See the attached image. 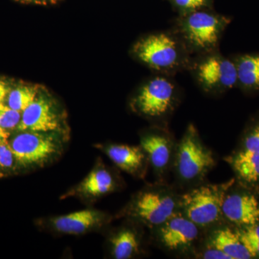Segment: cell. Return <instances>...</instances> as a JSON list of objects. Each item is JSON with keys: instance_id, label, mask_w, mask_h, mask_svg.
Returning a JSON list of instances; mask_svg holds the SVG:
<instances>
[{"instance_id": "cell-1", "label": "cell", "mask_w": 259, "mask_h": 259, "mask_svg": "<svg viewBox=\"0 0 259 259\" xmlns=\"http://www.w3.org/2000/svg\"><path fill=\"white\" fill-rule=\"evenodd\" d=\"M232 183L200 186L185 194L181 204L186 217L198 227L214 224L223 215V200Z\"/></svg>"}, {"instance_id": "cell-2", "label": "cell", "mask_w": 259, "mask_h": 259, "mask_svg": "<svg viewBox=\"0 0 259 259\" xmlns=\"http://www.w3.org/2000/svg\"><path fill=\"white\" fill-rule=\"evenodd\" d=\"M176 168L179 176L185 182L200 180L212 168L214 158L190 125L179 144L176 153Z\"/></svg>"}, {"instance_id": "cell-3", "label": "cell", "mask_w": 259, "mask_h": 259, "mask_svg": "<svg viewBox=\"0 0 259 259\" xmlns=\"http://www.w3.org/2000/svg\"><path fill=\"white\" fill-rule=\"evenodd\" d=\"M177 198L164 187L145 191L138 196L132 212L148 226L158 227L176 213Z\"/></svg>"}, {"instance_id": "cell-4", "label": "cell", "mask_w": 259, "mask_h": 259, "mask_svg": "<svg viewBox=\"0 0 259 259\" xmlns=\"http://www.w3.org/2000/svg\"><path fill=\"white\" fill-rule=\"evenodd\" d=\"M134 53L141 61L158 70L172 69L180 60V51L177 42L163 33L143 38L135 46Z\"/></svg>"}, {"instance_id": "cell-5", "label": "cell", "mask_w": 259, "mask_h": 259, "mask_svg": "<svg viewBox=\"0 0 259 259\" xmlns=\"http://www.w3.org/2000/svg\"><path fill=\"white\" fill-rule=\"evenodd\" d=\"M15 161L22 166L39 164L56 154L59 146L53 138L42 133L23 131L10 145Z\"/></svg>"}, {"instance_id": "cell-6", "label": "cell", "mask_w": 259, "mask_h": 259, "mask_svg": "<svg viewBox=\"0 0 259 259\" xmlns=\"http://www.w3.org/2000/svg\"><path fill=\"white\" fill-rule=\"evenodd\" d=\"M174 100V85L164 78H156L141 89L136 98V105L144 115L160 117L170 110Z\"/></svg>"}, {"instance_id": "cell-7", "label": "cell", "mask_w": 259, "mask_h": 259, "mask_svg": "<svg viewBox=\"0 0 259 259\" xmlns=\"http://www.w3.org/2000/svg\"><path fill=\"white\" fill-rule=\"evenodd\" d=\"M224 23L215 15L195 12L187 17L184 25L191 44L200 49H209L217 44Z\"/></svg>"}, {"instance_id": "cell-8", "label": "cell", "mask_w": 259, "mask_h": 259, "mask_svg": "<svg viewBox=\"0 0 259 259\" xmlns=\"http://www.w3.org/2000/svg\"><path fill=\"white\" fill-rule=\"evenodd\" d=\"M158 228V239L161 244L173 251L190 248L199 236L198 226L188 218L177 213Z\"/></svg>"}, {"instance_id": "cell-9", "label": "cell", "mask_w": 259, "mask_h": 259, "mask_svg": "<svg viewBox=\"0 0 259 259\" xmlns=\"http://www.w3.org/2000/svg\"><path fill=\"white\" fill-rule=\"evenodd\" d=\"M60 128L59 116L49 99L37 97L23 112L18 126L20 131L49 133Z\"/></svg>"}, {"instance_id": "cell-10", "label": "cell", "mask_w": 259, "mask_h": 259, "mask_svg": "<svg viewBox=\"0 0 259 259\" xmlns=\"http://www.w3.org/2000/svg\"><path fill=\"white\" fill-rule=\"evenodd\" d=\"M197 75L202 84L212 90H228L238 83L236 64L219 56H212L201 63Z\"/></svg>"}, {"instance_id": "cell-11", "label": "cell", "mask_w": 259, "mask_h": 259, "mask_svg": "<svg viewBox=\"0 0 259 259\" xmlns=\"http://www.w3.org/2000/svg\"><path fill=\"white\" fill-rule=\"evenodd\" d=\"M222 213L228 221L235 224L252 226L259 222V203L251 194H228L223 200Z\"/></svg>"}, {"instance_id": "cell-12", "label": "cell", "mask_w": 259, "mask_h": 259, "mask_svg": "<svg viewBox=\"0 0 259 259\" xmlns=\"http://www.w3.org/2000/svg\"><path fill=\"white\" fill-rule=\"evenodd\" d=\"M104 213L95 209H83L61 215L52 220L56 231L65 234L78 235L86 233L105 222Z\"/></svg>"}, {"instance_id": "cell-13", "label": "cell", "mask_w": 259, "mask_h": 259, "mask_svg": "<svg viewBox=\"0 0 259 259\" xmlns=\"http://www.w3.org/2000/svg\"><path fill=\"white\" fill-rule=\"evenodd\" d=\"M141 144L154 169L161 174L166 171L173 153V144L167 134L161 132L146 135Z\"/></svg>"}, {"instance_id": "cell-14", "label": "cell", "mask_w": 259, "mask_h": 259, "mask_svg": "<svg viewBox=\"0 0 259 259\" xmlns=\"http://www.w3.org/2000/svg\"><path fill=\"white\" fill-rule=\"evenodd\" d=\"M105 152L116 166L127 173L134 175L144 166L146 154L141 146L112 145Z\"/></svg>"}, {"instance_id": "cell-15", "label": "cell", "mask_w": 259, "mask_h": 259, "mask_svg": "<svg viewBox=\"0 0 259 259\" xmlns=\"http://www.w3.org/2000/svg\"><path fill=\"white\" fill-rule=\"evenodd\" d=\"M209 246L214 247L226 253L230 259L251 258L249 252L240 239L238 233L229 228L214 232Z\"/></svg>"}, {"instance_id": "cell-16", "label": "cell", "mask_w": 259, "mask_h": 259, "mask_svg": "<svg viewBox=\"0 0 259 259\" xmlns=\"http://www.w3.org/2000/svg\"><path fill=\"white\" fill-rule=\"evenodd\" d=\"M115 182L111 174L105 168L94 170L76 188V192L90 197H100L112 192Z\"/></svg>"}, {"instance_id": "cell-17", "label": "cell", "mask_w": 259, "mask_h": 259, "mask_svg": "<svg viewBox=\"0 0 259 259\" xmlns=\"http://www.w3.org/2000/svg\"><path fill=\"white\" fill-rule=\"evenodd\" d=\"M238 83L250 92H259V54H246L236 62Z\"/></svg>"}, {"instance_id": "cell-18", "label": "cell", "mask_w": 259, "mask_h": 259, "mask_svg": "<svg viewBox=\"0 0 259 259\" xmlns=\"http://www.w3.org/2000/svg\"><path fill=\"white\" fill-rule=\"evenodd\" d=\"M230 160L242 180L250 183L259 181V153L244 149Z\"/></svg>"}, {"instance_id": "cell-19", "label": "cell", "mask_w": 259, "mask_h": 259, "mask_svg": "<svg viewBox=\"0 0 259 259\" xmlns=\"http://www.w3.org/2000/svg\"><path fill=\"white\" fill-rule=\"evenodd\" d=\"M112 255L117 259L131 258L139 250L138 237L134 231L124 229L111 240Z\"/></svg>"}, {"instance_id": "cell-20", "label": "cell", "mask_w": 259, "mask_h": 259, "mask_svg": "<svg viewBox=\"0 0 259 259\" xmlns=\"http://www.w3.org/2000/svg\"><path fill=\"white\" fill-rule=\"evenodd\" d=\"M37 89L28 85H20L10 90L7 101L8 106L20 112H23L35 100Z\"/></svg>"}, {"instance_id": "cell-21", "label": "cell", "mask_w": 259, "mask_h": 259, "mask_svg": "<svg viewBox=\"0 0 259 259\" xmlns=\"http://www.w3.org/2000/svg\"><path fill=\"white\" fill-rule=\"evenodd\" d=\"M237 233L252 258L259 257V223L245 226Z\"/></svg>"}, {"instance_id": "cell-22", "label": "cell", "mask_w": 259, "mask_h": 259, "mask_svg": "<svg viewBox=\"0 0 259 259\" xmlns=\"http://www.w3.org/2000/svg\"><path fill=\"white\" fill-rule=\"evenodd\" d=\"M21 112L0 102V127L3 128L8 131L18 127L21 120Z\"/></svg>"}, {"instance_id": "cell-23", "label": "cell", "mask_w": 259, "mask_h": 259, "mask_svg": "<svg viewBox=\"0 0 259 259\" xmlns=\"http://www.w3.org/2000/svg\"><path fill=\"white\" fill-rule=\"evenodd\" d=\"M244 149L259 153V122L250 130L245 138Z\"/></svg>"}, {"instance_id": "cell-24", "label": "cell", "mask_w": 259, "mask_h": 259, "mask_svg": "<svg viewBox=\"0 0 259 259\" xmlns=\"http://www.w3.org/2000/svg\"><path fill=\"white\" fill-rule=\"evenodd\" d=\"M14 155L7 141L0 142V169H5L13 166Z\"/></svg>"}, {"instance_id": "cell-25", "label": "cell", "mask_w": 259, "mask_h": 259, "mask_svg": "<svg viewBox=\"0 0 259 259\" xmlns=\"http://www.w3.org/2000/svg\"><path fill=\"white\" fill-rule=\"evenodd\" d=\"M208 0H175L177 6L186 10H196L203 6Z\"/></svg>"}, {"instance_id": "cell-26", "label": "cell", "mask_w": 259, "mask_h": 259, "mask_svg": "<svg viewBox=\"0 0 259 259\" xmlns=\"http://www.w3.org/2000/svg\"><path fill=\"white\" fill-rule=\"evenodd\" d=\"M202 256V258L206 259H230L226 253L212 246H209L207 249L204 250Z\"/></svg>"}, {"instance_id": "cell-27", "label": "cell", "mask_w": 259, "mask_h": 259, "mask_svg": "<svg viewBox=\"0 0 259 259\" xmlns=\"http://www.w3.org/2000/svg\"><path fill=\"white\" fill-rule=\"evenodd\" d=\"M10 89L9 84L5 80L0 79V102H3L9 94Z\"/></svg>"}, {"instance_id": "cell-28", "label": "cell", "mask_w": 259, "mask_h": 259, "mask_svg": "<svg viewBox=\"0 0 259 259\" xmlns=\"http://www.w3.org/2000/svg\"><path fill=\"white\" fill-rule=\"evenodd\" d=\"M9 133L7 130L0 127V142L1 141H7V139L9 137Z\"/></svg>"}, {"instance_id": "cell-29", "label": "cell", "mask_w": 259, "mask_h": 259, "mask_svg": "<svg viewBox=\"0 0 259 259\" xmlns=\"http://www.w3.org/2000/svg\"><path fill=\"white\" fill-rule=\"evenodd\" d=\"M21 1L25 2V3H39V2H41L42 0H21Z\"/></svg>"}]
</instances>
